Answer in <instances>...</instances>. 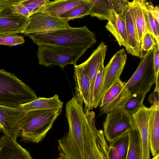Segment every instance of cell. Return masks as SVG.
Listing matches in <instances>:
<instances>
[{"label":"cell","mask_w":159,"mask_h":159,"mask_svg":"<svg viewBox=\"0 0 159 159\" xmlns=\"http://www.w3.org/2000/svg\"><path fill=\"white\" fill-rule=\"evenodd\" d=\"M104 62L100 65L96 77L94 85L93 94V107L96 108L99 105L98 97L104 77Z\"/></svg>","instance_id":"obj_31"},{"label":"cell","mask_w":159,"mask_h":159,"mask_svg":"<svg viewBox=\"0 0 159 159\" xmlns=\"http://www.w3.org/2000/svg\"><path fill=\"white\" fill-rule=\"evenodd\" d=\"M27 116L20 107L0 106V125L4 135L16 140Z\"/></svg>","instance_id":"obj_10"},{"label":"cell","mask_w":159,"mask_h":159,"mask_svg":"<svg viewBox=\"0 0 159 159\" xmlns=\"http://www.w3.org/2000/svg\"><path fill=\"white\" fill-rule=\"evenodd\" d=\"M93 0H85L82 3L61 15L59 18L68 22L70 20L89 15Z\"/></svg>","instance_id":"obj_28"},{"label":"cell","mask_w":159,"mask_h":159,"mask_svg":"<svg viewBox=\"0 0 159 159\" xmlns=\"http://www.w3.org/2000/svg\"><path fill=\"white\" fill-rule=\"evenodd\" d=\"M148 100L152 105L159 107V89H155L149 95Z\"/></svg>","instance_id":"obj_38"},{"label":"cell","mask_w":159,"mask_h":159,"mask_svg":"<svg viewBox=\"0 0 159 159\" xmlns=\"http://www.w3.org/2000/svg\"><path fill=\"white\" fill-rule=\"evenodd\" d=\"M126 60L127 55L125 49L122 48L115 53L104 67V77L98 97L99 104L108 89L116 80L120 79Z\"/></svg>","instance_id":"obj_11"},{"label":"cell","mask_w":159,"mask_h":159,"mask_svg":"<svg viewBox=\"0 0 159 159\" xmlns=\"http://www.w3.org/2000/svg\"><path fill=\"white\" fill-rule=\"evenodd\" d=\"M62 109L35 110L27 112L21 130V141L38 143L41 142L52 128Z\"/></svg>","instance_id":"obj_4"},{"label":"cell","mask_w":159,"mask_h":159,"mask_svg":"<svg viewBox=\"0 0 159 159\" xmlns=\"http://www.w3.org/2000/svg\"><path fill=\"white\" fill-rule=\"evenodd\" d=\"M0 159H33L16 140L4 135L0 138Z\"/></svg>","instance_id":"obj_16"},{"label":"cell","mask_w":159,"mask_h":159,"mask_svg":"<svg viewBox=\"0 0 159 159\" xmlns=\"http://www.w3.org/2000/svg\"><path fill=\"white\" fill-rule=\"evenodd\" d=\"M88 48H69L50 45L38 46L37 55L39 64L49 67L58 66L61 69L66 65L74 66L79 58Z\"/></svg>","instance_id":"obj_5"},{"label":"cell","mask_w":159,"mask_h":159,"mask_svg":"<svg viewBox=\"0 0 159 159\" xmlns=\"http://www.w3.org/2000/svg\"><path fill=\"white\" fill-rule=\"evenodd\" d=\"M66 112L69 130L58 140L59 155L64 159H86L85 134L92 111L85 113L74 96L67 103Z\"/></svg>","instance_id":"obj_1"},{"label":"cell","mask_w":159,"mask_h":159,"mask_svg":"<svg viewBox=\"0 0 159 159\" xmlns=\"http://www.w3.org/2000/svg\"><path fill=\"white\" fill-rule=\"evenodd\" d=\"M152 159H159V154L154 156Z\"/></svg>","instance_id":"obj_39"},{"label":"cell","mask_w":159,"mask_h":159,"mask_svg":"<svg viewBox=\"0 0 159 159\" xmlns=\"http://www.w3.org/2000/svg\"><path fill=\"white\" fill-rule=\"evenodd\" d=\"M146 0H134L130 2L134 19L139 43L147 32L144 10Z\"/></svg>","instance_id":"obj_23"},{"label":"cell","mask_w":159,"mask_h":159,"mask_svg":"<svg viewBox=\"0 0 159 159\" xmlns=\"http://www.w3.org/2000/svg\"><path fill=\"white\" fill-rule=\"evenodd\" d=\"M158 46L153 49V68L156 79L159 78V48Z\"/></svg>","instance_id":"obj_36"},{"label":"cell","mask_w":159,"mask_h":159,"mask_svg":"<svg viewBox=\"0 0 159 159\" xmlns=\"http://www.w3.org/2000/svg\"><path fill=\"white\" fill-rule=\"evenodd\" d=\"M103 127L105 137L110 143L134 127L132 115L122 107L107 113Z\"/></svg>","instance_id":"obj_7"},{"label":"cell","mask_w":159,"mask_h":159,"mask_svg":"<svg viewBox=\"0 0 159 159\" xmlns=\"http://www.w3.org/2000/svg\"><path fill=\"white\" fill-rule=\"evenodd\" d=\"M149 108L148 131L150 151L154 157L159 154V107L152 105Z\"/></svg>","instance_id":"obj_19"},{"label":"cell","mask_w":159,"mask_h":159,"mask_svg":"<svg viewBox=\"0 0 159 159\" xmlns=\"http://www.w3.org/2000/svg\"><path fill=\"white\" fill-rule=\"evenodd\" d=\"M63 103L57 94L50 98L39 97L28 103L22 104L20 107L25 112L45 110L62 109Z\"/></svg>","instance_id":"obj_20"},{"label":"cell","mask_w":159,"mask_h":159,"mask_svg":"<svg viewBox=\"0 0 159 159\" xmlns=\"http://www.w3.org/2000/svg\"><path fill=\"white\" fill-rule=\"evenodd\" d=\"M38 46L50 45L69 48H89L97 42L95 34L86 26L57 30L44 34H29L25 35Z\"/></svg>","instance_id":"obj_2"},{"label":"cell","mask_w":159,"mask_h":159,"mask_svg":"<svg viewBox=\"0 0 159 159\" xmlns=\"http://www.w3.org/2000/svg\"><path fill=\"white\" fill-rule=\"evenodd\" d=\"M85 0H55L48 1L42 7L41 11L56 17L82 3Z\"/></svg>","instance_id":"obj_21"},{"label":"cell","mask_w":159,"mask_h":159,"mask_svg":"<svg viewBox=\"0 0 159 159\" xmlns=\"http://www.w3.org/2000/svg\"><path fill=\"white\" fill-rule=\"evenodd\" d=\"M86 159H109L108 145L103 131L98 130L95 119L90 120L85 134Z\"/></svg>","instance_id":"obj_9"},{"label":"cell","mask_w":159,"mask_h":159,"mask_svg":"<svg viewBox=\"0 0 159 159\" xmlns=\"http://www.w3.org/2000/svg\"><path fill=\"white\" fill-rule=\"evenodd\" d=\"M125 22L128 40L127 52L141 58L140 46L135 25L133 12L130 5L126 8L120 15Z\"/></svg>","instance_id":"obj_15"},{"label":"cell","mask_w":159,"mask_h":159,"mask_svg":"<svg viewBox=\"0 0 159 159\" xmlns=\"http://www.w3.org/2000/svg\"><path fill=\"white\" fill-rule=\"evenodd\" d=\"M68 22L49 15L43 11H38L28 17L27 24L22 34H44L70 28Z\"/></svg>","instance_id":"obj_8"},{"label":"cell","mask_w":159,"mask_h":159,"mask_svg":"<svg viewBox=\"0 0 159 159\" xmlns=\"http://www.w3.org/2000/svg\"><path fill=\"white\" fill-rule=\"evenodd\" d=\"M126 82L120 79L116 80L102 97L99 104L101 115L107 114L115 109L119 95L125 86Z\"/></svg>","instance_id":"obj_18"},{"label":"cell","mask_w":159,"mask_h":159,"mask_svg":"<svg viewBox=\"0 0 159 159\" xmlns=\"http://www.w3.org/2000/svg\"><path fill=\"white\" fill-rule=\"evenodd\" d=\"M74 78L75 82V96L76 100L84 104V112L92 110L90 104V87L89 78L83 67L80 64L74 66Z\"/></svg>","instance_id":"obj_12"},{"label":"cell","mask_w":159,"mask_h":159,"mask_svg":"<svg viewBox=\"0 0 159 159\" xmlns=\"http://www.w3.org/2000/svg\"><path fill=\"white\" fill-rule=\"evenodd\" d=\"M37 98L35 91L14 74L0 69V106L19 107Z\"/></svg>","instance_id":"obj_3"},{"label":"cell","mask_w":159,"mask_h":159,"mask_svg":"<svg viewBox=\"0 0 159 159\" xmlns=\"http://www.w3.org/2000/svg\"><path fill=\"white\" fill-rule=\"evenodd\" d=\"M25 42L22 35L17 34L0 35V44L9 46L21 44Z\"/></svg>","instance_id":"obj_33"},{"label":"cell","mask_w":159,"mask_h":159,"mask_svg":"<svg viewBox=\"0 0 159 159\" xmlns=\"http://www.w3.org/2000/svg\"><path fill=\"white\" fill-rule=\"evenodd\" d=\"M112 9L117 14L120 15L129 5L130 1L125 0H108Z\"/></svg>","instance_id":"obj_35"},{"label":"cell","mask_w":159,"mask_h":159,"mask_svg":"<svg viewBox=\"0 0 159 159\" xmlns=\"http://www.w3.org/2000/svg\"><path fill=\"white\" fill-rule=\"evenodd\" d=\"M2 127L1 126V125H0V131L1 129H2Z\"/></svg>","instance_id":"obj_41"},{"label":"cell","mask_w":159,"mask_h":159,"mask_svg":"<svg viewBox=\"0 0 159 159\" xmlns=\"http://www.w3.org/2000/svg\"><path fill=\"white\" fill-rule=\"evenodd\" d=\"M28 19L25 16L0 18V35L22 34Z\"/></svg>","instance_id":"obj_24"},{"label":"cell","mask_w":159,"mask_h":159,"mask_svg":"<svg viewBox=\"0 0 159 159\" xmlns=\"http://www.w3.org/2000/svg\"><path fill=\"white\" fill-rule=\"evenodd\" d=\"M105 27L115 37L119 45L124 46L127 50L128 40L125 22L122 16L112 10Z\"/></svg>","instance_id":"obj_17"},{"label":"cell","mask_w":159,"mask_h":159,"mask_svg":"<svg viewBox=\"0 0 159 159\" xmlns=\"http://www.w3.org/2000/svg\"><path fill=\"white\" fill-rule=\"evenodd\" d=\"M150 108L143 106L132 115L134 127L138 130L142 147V159H150V146L148 131Z\"/></svg>","instance_id":"obj_14"},{"label":"cell","mask_w":159,"mask_h":159,"mask_svg":"<svg viewBox=\"0 0 159 159\" xmlns=\"http://www.w3.org/2000/svg\"><path fill=\"white\" fill-rule=\"evenodd\" d=\"M146 93H138L132 95L125 102L123 107L131 115L138 111L143 105V101Z\"/></svg>","instance_id":"obj_29"},{"label":"cell","mask_w":159,"mask_h":159,"mask_svg":"<svg viewBox=\"0 0 159 159\" xmlns=\"http://www.w3.org/2000/svg\"><path fill=\"white\" fill-rule=\"evenodd\" d=\"M153 49L146 53L133 75L126 82L124 88L132 95L138 93H146L155 83L156 78L153 68Z\"/></svg>","instance_id":"obj_6"},{"label":"cell","mask_w":159,"mask_h":159,"mask_svg":"<svg viewBox=\"0 0 159 159\" xmlns=\"http://www.w3.org/2000/svg\"><path fill=\"white\" fill-rule=\"evenodd\" d=\"M145 6L150 13L155 18L157 22L159 23V6L154 7L151 1L145 2Z\"/></svg>","instance_id":"obj_37"},{"label":"cell","mask_w":159,"mask_h":159,"mask_svg":"<svg viewBox=\"0 0 159 159\" xmlns=\"http://www.w3.org/2000/svg\"><path fill=\"white\" fill-rule=\"evenodd\" d=\"M23 0H0V18L30 16L28 10L22 4Z\"/></svg>","instance_id":"obj_22"},{"label":"cell","mask_w":159,"mask_h":159,"mask_svg":"<svg viewBox=\"0 0 159 159\" xmlns=\"http://www.w3.org/2000/svg\"><path fill=\"white\" fill-rule=\"evenodd\" d=\"M48 0H23L22 4L28 10L30 16L36 12L41 11L43 6Z\"/></svg>","instance_id":"obj_34"},{"label":"cell","mask_w":159,"mask_h":159,"mask_svg":"<svg viewBox=\"0 0 159 159\" xmlns=\"http://www.w3.org/2000/svg\"><path fill=\"white\" fill-rule=\"evenodd\" d=\"M144 13L147 32L153 35L159 46V23L148 11L145 5Z\"/></svg>","instance_id":"obj_30"},{"label":"cell","mask_w":159,"mask_h":159,"mask_svg":"<svg viewBox=\"0 0 159 159\" xmlns=\"http://www.w3.org/2000/svg\"><path fill=\"white\" fill-rule=\"evenodd\" d=\"M128 134L129 143L126 159H142V147L138 130L134 127Z\"/></svg>","instance_id":"obj_26"},{"label":"cell","mask_w":159,"mask_h":159,"mask_svg":"<svg viewBox=\"0 0 159 159\" xmlns=\"http://www.w3.org/2000/svg\"><path fill=\"white\" fill-rule=\"evenodd\" d=\"M129 143L128 132L121 136L109 146V159H126Z\"/></svg>","instance_id":"obj_25"},{"label":"cell","mask_w":159,"mask_h":159,"mask_svg":"<svg viewBox=\"0 0 159 159\" xmlns=\"http://www.w3.org/2000/svg\"><path fill=\"white\" fill-rule=\"evenodd\" d=\"M107 47L102 42L85 61L81 64L89 80L90 87V104L93 108V94L94 82L101 64L104 62Z\"/></svg>","instance_id":"obj_13"},{"label":"cell","mask_w":159,"mask_h":159,"mask_svg":"<svg viewBox=\"0 0 159 159\" xmlns=\"http://www.w3.org/2000/svg\"><path fill=\"white\" fill-rule=\"evenodd\" d=\"M157 46L159 47L153 35L147 32L143 36L140 44L141 58H143L146 53Z\"/></svg>","instance_id":"obj_32"},{"label":"cell","mask_w":159,"mask_h":159,"mask_svg":"<svg viewBox=\"0 0 159 159\" xmlns=\"http://www.w3.org/2000/svg\"><path fill=\"white\" fill-rule=\"evenodd\" d=\"M112 10L108 0H93L89 15L108 20Z\"/></svg>","instance_id":"obj_27"},{"label":"cell","mask_w":159,"mask_h":159,"mask_svg":"<svg viewBox=\"0 0 159 159\" xmlns=\"http://www.w3.org/2000/svg\"><path fill=\"white\" fill-rule=\"evenodd\" d=\"M57 159H64L62 157H59L57 158Z\"/></svg>","instance_id":"obj_40"}]
</instances>
